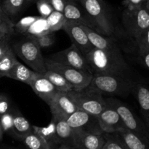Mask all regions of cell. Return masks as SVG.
Listing matches in <instances>:
<instances>
[{
	"mask_svg": "<svg viewBox=\"0 0 149 149\" xmlns=\"http://www.w3.org/2000/svg\"><path fill=\"white\" fill-rule=\"evenodd\" d=\"M69 93L78 110L93 116L98 117L106 106V99L103 98V95L88 86L81 90L70 91Z\"/></svg>",
	"mask_w": 149,
	"mask_h": 149,
	"instance_id": "cell-5",
	"label": "cell"
},
{
	"mask_svg": "<svg viewBox=\"0 0 149 149\" xmlns=\"http://www.w3.org/2000/svg\"><path fill=\"white\" fill-rule=\"evenodd\" d=\"M31 37H32L36 41L39 48L42 49V48H46L52 46L55 43L56 37H55V32H49V33L45 34L41 36Z\"/></svg>",
	"mask_w": 149,
	"mask_h": 149,
	"instance_id": "cell-33",
	"label": "cell"
},
{
	"mask_svg": "<svg viewBox=\"0 0 149 149\" xmlns=\"http://www.w3.org/2000/svg\"><path fill=\"white\" fill-rule=\"evenodd\" d=\"M18 62L16 54L11 47L5 53L0 56V72L5 77V74Z\"/></svg>",
	"mask_w": 149,
	"mask_h": 149,
	"instance_id": "cell-28",
	"label": "cell"
},
{
	"mask_svg": "<svg viewBox=\"0 0 149 149\" xmlns=\"http://www.w3.org/2000/svg\"><path fill=\"white\" fill-rule=\"evenodd\" d=\"M15 23L0 7V39H10L15 34Z\"/></svg>",
	"mask_w": 149,
	"mask_h": 149,
	"instance_id": "cell-27",
	"label": "cell"
},
{
	"mask_svg": "<svg viewBox=\"0 0 149 149\" xmlns=\"http://www.w3.org/2000/svg\"><path fill=\"white\" fill-rule=\"evenodd\" d=\"M39 74V73L31 70L19 61L5 74V77L22 82L29 86Z\"/></svg>",
	"mask_w": 149,
	"mask_h": 149,
	"instance_id": "cell-21",
	"label": "cell"
},
{
	"mask_svg": "<svg viewBox=\"0 0 149 149\" xmlns=\"http://www.w3.org/2000/svg\"><path fill=\"white\" fill-rule=\"evenodd\" d=\"M52 5L54 11L63 13L66 0H48Z\"/></svg>",
	"mask_w": 149,
	"mask_h": 149,
	"instance_id": "cell-39",
	"label": "cell"
},
{
	"mask_svg": "<svg viewBox=\"0 0 149 149\" xmlns=\"http://www.w3.org/2000/svg\"></svg>",
	"mask_w": 149,
	"mask_h": 149,
	"instance_id": "cell-51",
	"label": "cell"
},
{
	"mask_svg": "<svg viewBox=\"0 0 149 149\" xmlns=\"http://www.w3.org/2000/svg\"><path fill=\"white\" fill-rule=\"evenodd\" d=\"M4 77V76H3V74L0 72V78H1V77Z\"/></svg>",
	"mask_w": 149,
	"mask_h": 149,
	"instance_id": "cell-45",
	"label": "cell"
},
{
	"mask_svg": "<svg viewBox=\"0 0 149 149\" xmlns=\"http://www.w3.org/2000/svg\"><path fill=\"white\" fill-rule=\"evenodd\" d=\"M84 56L93 74H118L131 77V68L122 54L93 48Z\"/></svg>",
	"mask_w": 149,
	"mask_h": 149,
	"instance_id": "cell-1",
	"label": "cell"
},
{
	"mask_svg": "<svg viewBox=\"0 0 149 149\" xmlns=\"http://www.w3.org/2000/svg\"><path fill=\"white\" fill-rule=\"evenodd\" d=\"M13 117L14 114L11 110L0 116V123L4 132L7 133L14 137L13 133Z\"/></svg>",
	"mask_w": 149,
	"mask_h": 149,
	"instance_id": "cell-32",
	"label": "cell"
},
{
	"mask_svg": "<svg viewBox=\"0 0 149 149\" xmlns=\"http://www.w3.org/2000/svg\"><path fill=\"white\" fill-rule=\"evenodd\" d=\"M104 136L106 143L103 149H127L114 134L104 133Z\"/></svg>",
	"mask_w": 149,
	"mask_h": 149,
	"instance_id": "cell-34",
	"label": "cell"
},
{
	"mask_svg": "<svg viewBox=\"0 0 149 149\" xmlns=\"http://www.w3.org/2000/svg\"><path fill=\"white\" fill-rule=\"evenodd\" d=\"M66 121L74 130L86 132L103 133L100 127L97 117L77 110L66 118Z\"/></svg>",
	"mask_w": 149,
	"mask_h": 149,
	"instance_id": "cell-10",
	"label": "cell"
},
{
	"mask_svg": "<svg viewBox=\"0 0 149 149\" xmlns=\"http://www.w3.org/2000/svg\"><path fill=\"white\" fill-rule=\"evenodd\" d=\"M79 1L95 32L106 37L114 34L115 27L111 15L103 0H79Z\"/></svg>",
	"mask_w": 149,
	"mask_h": 149,
	"instance_id": "cell-3",
	"label": "cell"
},
{
	"mask_svg": "<svg viewBox=\"0 0 149 149\" xmlns=\"http://www.w3.org/2000/svg\"><path fill=\"white\" fill-rule=\"evenodd\" d=\"M48 58L93 74L85 56L73 44L66 49L52 54Z\"/></svg>",
	"mask_w": 149,
	"mask_h": 149,
	"instance_id": "cell-9",
	"label": "cell"
},
{
	"mask_svg": "<svg viewBox=\"0 0 149 149\" xmlns=\"http://www.w3.org/2000/svg\"><path fill=\"white\" fill-rule=\"evenodd\" d=\"M147 0H123L122 4L125 8L132 9L146 4Z\"/></svg>",
	"mask_w": 149,
	"mask_h": 149,
	"instance_id": "cell-38",
	"label": "cell"
},
{
	"mask_svg": "<svg viewBox=\"0 0 149 149\" xmlns=\"http://www.w3.org/2000/svg\"><path fill=\"white\" fill-rule=\"evenodd\" d=\"M46 20L49 30L52 32H55L60 29H63L67 20L63 13L57 11L52 12L47 18Z\"/></svg>",
	"mask_w": 149,
	"mask_h": 149,
	"instance_id": "cell-30",
	"label": "cell"
},
{
	"mask_svg": "<svg viewBox=\"0 0 149 149\" xmlns=\"http://www.w3.org/2000/svg\"><path fill=\"white\" fill-rule=\"evenodd\" d=\"M66 1H79V0H66Z\"/></svg>",
	"mask_w": 149,
	"mask_h": 149,
	"instance_id": "cell-46",
	"label": "cell"
},
{
	"mask_svg": "<svg viewBox=\"0 0 149 149\" xmlns=\"http://www.w3.org/2000/svg\"><path fill=\"white\" fill-rule=\"evenodd\" d=\"M35 93L49 105L59 91L44 75L39 74L29 85Z\"/></svg>",
	"mask_w": 149,
	"mask_h": 149,
	"instance_id": "cell-14",
	"label": "cell"
},
{
	"mask_svg": "<svg viewBox=\"0 0 149 149\" xmlns=\"http://www.w3.org/2000/svg\"><path fill=\"white\" fill-rule=\"evenodd\" d=\"M140 59H141V63L143 65L149 70V50H146V51H139Z\"/></svg>",
	"mask_w": 149,
	"mask_h": 149,
	"instance_id": "cell-40",
	"label": "cell"
},
{
	"mask_svg": "<svg viewBox=\"0 0 149 149\" xmlns=\"http://www.w3.org/2000/svg\"><path fill=\"white\" fill-rule=\"evenodd\" d=\"M127 149H149V143L132 131L123 128L113 133Z\"/></svg>",
	"mask_w": 149,
	"mask_h": 149,
	"instance_id": "cell-19",
	"label": "cell"
},
{
	"mask_svg": "<svg viewBox=\"0 0 149 149\" xmlns=\"http://www.w3.org/2000/svg\"><path fill=\"white\" fill-rule=\"evenodd\" d=\"M135 41L138 52L149 50V28L143 32Z\"/></svg>",
	"mask_w": 149,
	"mask_h": 149,
	"instance_id": "cell-36",
	"label": "cell"
},
{
	"mask_svg": "<svg viewBox=\"0 0 149 149\" xmlns=\"http://www.w3.org/2000/svg\"><path fill=\"white\" fill-rule=\"evenodd\" d=\"M83 28L94 48L113 53L122 54L120 47L117 45L115 39L111 38V37H106L100 34L87 26H83Z\"/></svg>",
	"mask_w": 149,
	"mask_h": 149,
	"instance_id": "cell-15",
	"label": "cell"
},
{
	"mask_svg": "<svg viewBox=\"0 0 149 149\" xmlns=\"http://www.w3.org/2000/svg\"><path fill=\"white\" fill-rule=\"evenodd\" d=\"M48 105L54 118L66 119L78 110L69 92L59 91Z\"/></svg>",
	"mask_w": 149,
	"mask_h": 149,
	"instance_id": "cell-11",
	"label": "cell"
},
{
	"mask_svg": "<svg viewBox=\"0 0 149 149\" xmlns=\"http://www.w3.org/2000/svg\"><path fill=\"white\" fill-rule=\"evenodd\" d=\"M10 111V102L8 98L0 93V116Z\"/></svg>",
	"mask_w": 149,
	"mask_h": 149,
	"instance_id": "cell-37",
	"label": "cell"
},
{
	"mask_svg": "<svg viewBox=\"0 0 149 149\" xmlns=\"http://www.w3.org/2000/svg\"><path fill=\"white\" fill-rule=\"evenodd\" d=\"M63 13L67 20L74 22V23L80 25H83V26H87V27L95 30L94 26L86 12L84 11L83 7H80L76 1H65V8H64Z\"/></svg>",
	"mask_w": 149,
	"mask_h": 149,
	"instance_id": "cell-16",
	"label": "cell"
},
{
	"mask_svg": "<svg viewBox=\"0 0 149 149\" xmlns=\"http://www.w3.org/2000/svg\"><path fill=\"white\" fill-rule=\"evenodd\" d=\"M55 149H81L75 145H71L68 144H61L57 146Z\"/></svg>",
	"mask_w": 149,
	"mask_h": 149,
	"instance_id": "cell-42",
	"label": "cell"
},
{
	"mask_svg": "<svg viewBox=\"0 0 149 149\" xmlns=\"http://www.w3.org/2000/svg\"><path fill=\"white\" fill-rule=\"evenodd\" d=\"M10 48L11 46L9 43V39H0V56L5 53Z\"/></svg>",
	"mask_w": 149,
	"mask_h": 149,
	"instance_id": "cell-41",
	"label": "cell"
},
{
	"mask_svg": "<svg viewBox=\"0 0 149 149\" xmlns=\"http://www.w3.org/2000/svg\"><path fill=\"white\" fill-rule=\"evenodd\" d=\"M45 64L47 70H52L61 74L74 86L75 91H79L87 87L93 79V74L91 73L56 62L48 58H45Z\"/></svg>",
	"mask_w": 149,
	"mask_h": 149,
	"instance_id": "cell-8",
	"label": "cell"
},
{
	"mask_svg": "<svg viewBox=\"0 0 149 149\" xmlns=\"http://www.w3.org/2000/svg\"><path fill=\"white\" fill-rule=\"evenodd\" d=\"M33 1L34 0H3L0 7L12 20Z\"/></svg>",
	"mask_w": 149,
	"mask_h": 149,
	"instance_id": "cell-23",
	"label": "cell"
},
{
	"mask_svg": "<svg viewBox=\"0 0 149 149\" xmlns=\"http://www.w3.org/2000/svg\"><path fill=\"white\" fill-rule=\"evenodd\" d=\"M21 140L28 149H53L45 139L33 131L26 134Z\"/></svg>",
	"mask_w": 149,
	"mask_h": 149,
	"instance_id": "cell-26",
	"label": "cell"
},
{
	"mask_svg": "<svg viewBox=\"0 0 149 149\" xmlns=\"http://www.w3.org/2000/svg\"><path fill=\"white\" fill-rule=\"evenodd\" d=\"M0 1H1V0H0Z\"/></svg>",
	"mask_w": 149,
	"mask_h": 149,
	"instance_id": "cell-50",
	"label": "cell"
},
{
	"mask_svg": "<svg viewBox=\"0 0 149 149\" xmlns=\"http://www.w3.org/2000/svg\"><path fill=\"white\" fill-rule=\"evenodd\" d=\"M132 93L138 101L143 121L149 130V85L135 81Z\"/></svg>",
	"mask_w": 149,
	"mask_h": 149,
	"instance_id": "cell-18",
	"label": "cell"
},
{
	"mask_svg": "<svg viewBox=\"0 0 149 149\" xmlns=\"http://www.w3.org/2000/svg\"><path fill=\"white\" fill-rule=\"evenodd\" d=\"M146 7L147 10H148L149 12V0H147L146 2Z\"/></svg>",
	"mask_w": 149,
	"mask_h": 149,
	"instance_id": "cell-44",
	"label": "cell"
},
{
	"mask_svg": "<svg viewBox=\"0 0 149 149\" xmlns=\"http://www.w3.org/2000/svg\"><path fill=\"white\" fill-rule=\"evenodd\" d=\"M49 32H50L49 30L46 18H44L39 16L37 20L31 26L25 36L38 37L49 33Z\"/></svg>",
	"mask_w": 149,
	"mask_h": 149,
	"instance_id": "cell-29",
	"label": "cell"
},
{
	"mask_svg": "<svg viewBox=\"0 0 149 149\" xmlns=\"http://www.w3.org/2000/svg\"><path fill=\"white\" fill-rule=\"evenodd\" d=\"M76 146L81 149H103L106 143L104 133L77 131Z\"/></svg>",
	"mask_w": 149,
	"mask_h": 149,
	"instance_id": "cell-17",
	"label": "cell"
},
{
	"mask_svg": "<svg viewBox=\"0 0 149 149\" xmlns=\"http://www.w3.org/2000/svg\"><path fill=\"white\" fill-rule=\"evenodd\" d=\"M12 49L31 70L39 74H44L47 71L45 58L41 48L32 37L26 36L13 44Z\"/></svg>",
	"mask_w": 149,
	"mask_h": 149,
	"instance_id": "cell-4",
	"label": "cell"
},
{
	"mask_svg": "<svg viewBox=\"0 0 149 149\" xmlns=\"http://www.w3.org/2000/svg\"><path fill=\"white\" fill-rule=\"evenodd\" d=\"M5 149H14V148H5Z\"/></svg>",
	"mask_w": 149,
	"mask_h": 149,
	"instance_id": "cell-47",
	"label": "cell"
},
{
	"mask_svg": "<svg viewBox=\"0 0 149 149\" xmlns=\"http://www.w3.org/2000/svg\"><path fill=\"white\" fill-rule=\"evenodd\" d=\"M4 131H3L2 129V127H1V123H0V142L1 141V140H2L3 138V135H4Z\"/></svg>",
	"mask_w": 149,
	"mask_h": 149,
	"instance_id": "cell-43",
	"label": "cell"
},
{
	"mask_svg": "<svg viewBox=\"0 0 149 149\" xmlns=\"http://www.w3.org/2000/svg\"><path fill=\"white\" fill-rule=\"evenodd\" d=\"M55 123V129L58 141L61 144H68L76 146V134L74 130L64 118H54Z\"/></svg>",
	"mask_w": 149,
	"mask_h": 149,
	"instance_id": "cell-20",
	"label": "cell"
},
{
	"mask_svg": "<svg viewBox=\"0 0 149 149\" xmlns=\"http://www.w3.org/2000/svg\"><path fill=\"white\" fill-rule=\"evenodd\" d=\"M63 29L69 36L73 45H75L84 56L94 48L82 25L66 20Z\"/></svg>",
	"mask_w": 149,
	"mask_h": 149,
	"instance_id": "cell-12",
	"label": "cell"
},
{
	"mask_svg": "<svg viewBox=\"0 0 149 149\" xmlns=\"http://www.w3.org/2000/svg\"><path fill=\"white\" fill-rule=\"evenodd\" d=\"M39 17V16L30 15L22 18L17 23H15V32L25 35L29 29V28L31 27V26L37 20Z\"/></svg>",
	"mask_w": 149,
	"mask_h": 149,
	"instance_id": "cell-31",
	"label": "cell"
},
{
	"mask_svg": "<svg viewBox=\"0 0 149 149\" xmlns=\"http://www.w3.org/2000/svg\"><path fill=\"white\" fill-rule=\"evenodd\" d=\"M32 131L41 137L45 139L53 149L58 145H59L60 143L58 141V137L56 134V129H55V123L53 119H52L51 122L46 127H38V126H32Z\"/></svg>",
	"mask_w": 149,
	"mask_h": 149,
	"instance_id": "cell-22",
	"label": "cell"
},
{
	"mask_svg": "<svg viewBox=\"0 0 149 149\" xmlns=\"http://www.w3.org/2000/svg\"><path fill=\"white\" fill-rule=\"evenodd\" d=\"M13 133L14 137L21 140L23 137L32 131L29 121L18 111L13 112Z\"/></svg>",
	"mask_w": 149,
	"mask_h": 149,
	"instance_id": "cell-24",
	"label": "cell"
},
{
	"mask_svg": "<svg viewBox=\"0 0 149 149\" xmlns=\"http://www.w3.org/2000/svg\"><path fill=\"white\" fill-rule=\"evenodd\" d=\"M43 74L55 86V88L59 91L70 92L75 91L74 86L68 83L59 73L52 70H47V71Z\"/></svg>",
	"mask_w": 149,
	"mask_h": 149,
	"instance_id": "cell-25",
	"label": "cell"
},
{
	"mask_svg": "<svg viewBox=\"0 0 149 149\" xmlns=\"http://www.w3.org/2000/svg\"><path fill=\"white\" fill-rule=\"evenodd\" d=\"M135 82L129 76L95 74L88 87L103 95L125 97L132 93Z\"/></svg>",
	"mask_w": 149,
	"mask_h": 149,
	"instance_id": "cell-2",
	"label": "cell"
},
{
	"mask_svg": "<svg viewBox=\"0 0 149 149\" xmlns=\"http://www.w3.org/2000/svg\"><path fill=\"white\" fill-rule=\"evenodd\" d=\"M0 149H4V148H0Z\"/></svg>",
	"mask_w": 149,
	"mask_h": 149,
	"instance_id": "cell-48",
	"label": "cell"
},
{
	"mask_svg": "<svg viewBox=\"0 0 149 149\" xmlns=\"http://www.w3.org/2000/svg\"><path fill=\"white\" fill-rule=\"evenodd\" d=\"M36 7L42 18H47L54 11L48 0H36Z\"/></svg>",
	"mask_w": 149,
	"mask_h": 149,
	"instance_id": "cell-35",
	"label": "cell"
},
{
	"mask_svg": "<svg viewBox=\"0 0 149 149\" xmlns=\"http://www.w3.org/2000/svg\"><path fill=\"white\" fill-rule=\"evenodd\" d=\"M106 102L113 107L122 118L125 129L132 131L149 143V130L144 121H141L133 111L120 100L114 98H108Z\"/></svg>",
	"mask_w": 149,
	"mask_h": 149,
	"instance_id": "cell-7",
	"label": "cell"
},
{
	"mask_svg": "<svg viewBox=\"0 0 149 149\" xmlns=\"http://www.w3.org/2000/svg\"><path fill=\"white\" fill-rule=\"evenodd\" d=\"M122 20L127 34L135 40L149 28V12L146 4L135 8H125L122 12Z\"/></svg>",
	"mask_w": 149,
	"mask_h": 149,
	"instance_id": "cell-6",
	"label": "cell"
},
{
	"mask_svg": "<svg viewBox=\"0 0 149 149\" xmlns=\"http://www.w3.org/2000/svg\"><path fill=\"white\" fill-rule=\"evenodd\" d=\"M36 1V0H34V1Z\"/></svg>",
	"mask_w": 149,
	"mask_h": 149,
	"instance_id": "cell-49",
	"label": "cell"
},
{
	"mask_svg": "<svg viewBox=\"0 0 149 149\" xmlns=\"http://www.w3.org/2000/svg\"><path fill=\"white\" fill-rule=\"evenodd\" d=\"M97 119L102 131L106 134H113L119 129L125 128L117 111L107 103Z\"/></svg>",
	"mask_w": 149,
	"mask_h": 149,
	"instance_id": "cell-13",
	"label": "cell"
}]
</instances>
